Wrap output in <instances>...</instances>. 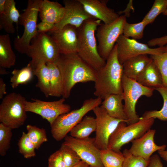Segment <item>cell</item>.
<instances>
[{"label": "cell", "instance_id": "cell-8", "mask_svg": "<svg viewBox=\"0 0 167 167\" xmlns=\"http://www.w3.org/2000/svg\"><path fill=\"white\" fill-rule=\"evenodd\" d=\"M122 85L124 109L128 119L127 125L134 124L138 122L140 118L135 110L138 100L143 96H151L155 89L144 86L136 80L129 78L124 75Z\"/></svg>", "mask_w": 167, "mask_h": 167}, {"label": "cell", "instance_id": "cell-33", "mask_svg": "<svg viewBox=\"0 0 167 167\" xmlns=\"http://www.w3.org/2000/svg\"><path fill=\"white\" fill-rule=\"evenodd\" d=\"M162 75L163 86L167 88V44L164 46L163 50L159 54L150 55Z\"/></svg>", "mask_w": 167, "mask_h": 167}, {"label": "cell", "instance_id": "cell-27", "mask_svg": "<svg viewBox=\"0 0 167 167\" xmlns=\"http://www.w3.org/2000/svg\"><path fill=\"white\" fill-rule=\"evenodd\" d=\"M46 64L49 71L50 96L60 97L62 94V81L59 69L54 62H47Z\"/></svg>", "mask_w": 167, "mask_h": 167}, {"label": "cell", "instance_id": "cell-3", "mask_svg": "<svg viewBox=\"0 0 167 167\" xmlns=\"http://www.w3.org/2000/svg\"><path fill=\"white\" fill-rule=\"evenodd\" d=\"M101 21L92 18L85 21L78 28L77 53L87 64L97 71L103 67L105 60L99 55L95 33Z\"/></svg>", "mask_w": 167, "mask_h": 167}, {"label": "cell", "instance_id": "cell-29", "mask_svg": "<svg viewBox=\"0 0 167 167\" xmlns=\"http://www.w3.org/2000/svg\"><path fill=\"white\" fill-rule=\"evenodd\" d=\"M100 158L104 167H122L124 157L121 152L108 148L101 150Z\"/></svg>", "mask_w": 167, "mask_h": 167}, {"label": "cell", "instance_id": "cell-49", "mask_svg": "<svg viewBox=\"0 0 167 167\" xmlns=\"http://www.w3.org/2000/svg\"><path fill=\"white\" fill-rule=\"evenodd\" d=\"M162 14L165 16H166L167 17V9L165 11L162 13Z\"/></svg>", "mask_w": 167, "mask_h": 167}, {"label": "cell", "instance_id": "cell-28", "mask_svg": "<svg viewBox=\"0 0 167 167\" xmlns=\"http://www.w3.org/2000/svg\"><path fill=\"white\" fill-rule=\"evenodd\" d=\"M11 74L10 81L13 89L17 88L20 85L26 84L32 79L34 75L32 68L29 63L21 69H14Z\"/></svg>", "mask_w": 167, "mask_h": 167}, {"label": "cell", "instance_id": "cell-20", "mask_svg": "<svg viewBox=\"0 0 167 167\" xmlns=\"http://www.w3.org/2000/svg\"><path fill=\"white\" fill-rule=\"evenodd\" d=\"M20 15L15 1L6 0L4 12L0 14V29H3L9 34L14 33L15 30L14 24L18 26Z\"/></svg>", "mask_w": 167, "mask_h": 167}, {"label": "cell", "instance_id": "cell-2", "mask_svg": "<svg viewBox=\"0 0 167 167\" xmlns=\"http://www.w3.org/2000/svg\"><path fill=\"white\" fill-rule=\"evenodd\" d=\"M123 75V66L118 60L115 44L105 65L97 71L94 94L104 100L110 95L122 93Z\"/></svg>", "mask_w": 167, "mask_h": 167}, {"label": "cell", "instance_id": "cell-18", "mask_svg": "<svg viewBox=\"0 0 167 167\" xmlns=\"http://www.w3.org/2000/svg\"><path fill=\"white\" fill-rule=\"evenodd\" d=\"M85 11L93 18L105 24H109L118 18L119 15L107 6L108 0H79Z\"/></svg>", "mask_w": 167, "mask_h": 167}, {"label": "cell", "instance_id": "cell-44", "mask_svg": "<svg viewBox=\"0 0 167 167\" xmlns=\"http://www.w3.org/2000/svg\"><path fill=\"white\" fill-rule=\"evenodd\" d=\"M6 85L3 79L0 78V99H2L3 96L6 94Z\"/></svg>", "mask_w": 167, "mask_h": 167}, {"label": "cell", "instance_id": "cell-46", "mask_svg": "<svg viewBox=\"0 0 167 167\" xmlns=\"http://www.w3.org/2000/svg\"><path fill=\"white\" fill-rule=\"evenodd\" d=\"M6 1V0H0V14L4 12Z\"/></svg>", "mask_w": 167, "mask_h": 167}, {"label": "cell", "instance_id": "cell-25", "mask_svg": "<svg viewBox=\"0 0 167 167\" xmlns=\"http://www.w3.org/2000/svg\"><path fill=\"white\" fill-rule=\"evenodd\" d=\"M16 57L11 44L8 34L0 36V67L9 68L15 64Z\"/></svg>", "mask_w": 167, "mask_h": 167}, {"label": "cell", "instance_id": "cell-45", "mask_svg": "<svg viewBox=\"0 0 167 167\" xmlns=\"http://www.w3.org/2000/svg\"><path fill=\"white\" fill-rule=\"evenodd\" d=\"M158 152L160 156L167 162V150H160Z\"/></svg>", "mask_w": 167, "mask_h": 167}, {"label": "cell", "instance_id": "cell-38", "mask_svg": "<svg viewBox=\"0 0 167 167\" xmlns=\"http://www.w3.org/2000/svg\"><path fill=\"white\" fill-rule=\"evenodd\" d=\"M124 161L122 167H147L149 161L132 154L127 149L123 151Z\"/></svg>", "mask_w": 167, "mask_h": 167}, {"label": "cell", "instance_id": "cell-19", "mask_svg": "<svg viewBox=\"0 0 167 167\" xmlns=\"http://www.w3.org/2000/svg\"><path fill=\"white\" fill-rule=\"evenodd\" d=\"M64 13V6L57 2L42 0L39 8L41 21L54 26L61 20Z\"/></svg>", "mask_w": 167, "mask_h": 167}, {"label": "cell", "instance_id": "cell-48", "mask_svg": "<svg viewBox=\"0 0 167 167\" xmlns=\"http://www.w3.org/2000/svg\"><path fill=\"white\" fill-rule=\"evenodd\" d=\"M8 74V72L6 71L5 68L0 67V74L1 75H6Z\"/></svg>", "mask_w": 167, "mask_h": 167}, {"label": "cell", "instance_id": "cell-16", "mask_svg": "<svg viewBox=\"0 0 167 167\" xmlns=\"http://www.w3.org/2000/svg\"><path fill=\"white\" fill-rule=\"evenodd\" d=\"M63 2L65 8L64 15L52 31L60 29L67 25L78 28L85 21L93 18L85 11L79 0H64Z\"/></svg>", "mask_w": 167, "mask_h": 167}, {"label": "cell", "instance_id": "cell-17", "mask_svg": "<svg viewBox=\"0 0 167 167\" xmlns=\"http://www.w3.org/2000/svg\"><path fill=\"white\" fill-rule=\"evenodd\" d=\"M156 130L149 129L141 137L133 140L132 145L128 149L133 155L141 157L147 161H149L152 154L160 150H165V145H157L154 141Z\"/></svg>", "mask_w": 167, "mask_h": 167}, {"label": "cell", "instance_id": "cell-9", "mask_svg": "<svg viewBox=\"0 0 167 167\" xmlns=\"http://www.w3.org/2000/svg\"><path fill=\"white\" fill-rule=\"evenodd\" d=\"M26 54L34 64L40 62H54L60 54L51 36L45 32H38L31 41Z\"/></svg>", "mask_w": 167, "mask_h": 167}, {"label": "cell", "instance_id": "cell-36", "mask_svg": "<svg viewBox=\"0 0 167 167\" xmlns=\"http://www.w3.org/2000/svg\"><path fill=\"white\" fill-rule=\"evenodd\" d=\"M11 129L3 123H0V155L4 156L10 147L12 136Z\"/></svg>", "mask_w": 167, "mask_h": 167}, {"label": "cell", "instance_id": "cell-22", "mask_svg": "<svg viewBox=\"0 0 167 167\" xmlns=\"http://www.w3.org/2000/svg\"><path fill=\"white\" fill-rule=\"evenodd\" d=\"M136 81L144 86L155 89L163 86L161 73L152 59L139 75Z\"/></svg>", "mask_w": 167, "mask_h": 167}, {"label": "cell", "instance_id": "cell-37", "mask_svg": "<svg viewBox=\"0 0 167 167\" xmlns=\"http://www.w3.org/2000/svg\"><path fill=\"white\" fill-rule=\"evenodd\" d=\"M59 150L66 167H72L81 161L77 153L73 149L63 143Z\"/></svg>", "mask_w": 167, "mask_h": 167}, {"label": "cell", "instance_id": "cell-32", "mask_svg": "<svg viewBox=\"0 0 167 167\" xmlns=\"http://www.w3.org/2000/svg\"><path fill=\"white\" fill-rule=\"evenodd\" d=\"M26 128L28 136L36 149H38L43 143L47 141L46 132L44 129L31 125H27Z\"/></svg>", "mask_w": 167, "mask_h": 167}, {"label": "cell", "instance_id": "cell-42", "mask_svg": "<svg viewBox=\"0 0 167 167\" xmlns=\"http://www.w3.org/2000/svg\"><path fill=\"white\" fill-rule=\"evenodd\" d=\"M147 167H163L160 157L157 154L152 156Z\"/></svg>", "mask_w": 167, "mask_h": 167}, {"label": "cell", "instance_id": "cell-4", "mask_svg": "<svg viewBox=\"0 0 167 167\" xmlns=\"http://www.w3.org/2000/svg\"><path fill=\"white\" fill-rule=\"evenodd\" d=\"M102 100L101 98L98 97L85 100L79 108L59 116L50 125L53 138L58 141L64 138L87 113L101 104Z\"/></svg>", "mask_w": 167, "mask_h": 167}, {"label": "cell", "instance_id": "cell-6", "mask_svg": "<svg viewBox=\"0 0 167 167\" xmlns=\"http://www.w3.org/2000/svg\"><path fill=\"white\" fill-rule=\"evenodd\" d=\"M42 0H29L27 6L20 14L19 24L24 27L23 34L14 40L15 49L21 54H26L31 41L38 33L37 20L39 8Z\"/></svg>", "mask_w": 167, "mask_h": 167}, {"label": "cell", "instance_id": "cell-15", "mask_svg": "<svg viewBox=\"0 0 167 167\" xmlns=\"http://www.w3.org/2000/svg\"><path fill=\"white\" fill-rule=\"evenodd\" d=\"M49 33L55 42L60 54L77 53L78 40L77 28L67 25Z\"/></svg>", "mask_w": 167, "mask_h": 167}, {"label": "cell", "instance_id": "cell-41", "mask_svg": "<svg viewBox=\"0 0 167 167\" xmlns=\"http://www.w3.org/2000/svg\"><path fill=\"white\" fill-rule=\"evenodd\" d=\"M54 26V25L41 21L37 24V31L38 32H49L53 30Z\"/></svg>", "mask_w": 167, "mask_h": 167}, {"label": "cell", "instance_id": "cell-35", "mask_svg": "<svg viewBox=\"0 0 167 167\" xmlns=\"http://www.w3.org/2000/svg\"><path fill=\"white\" fill-rule=\"evenodd\" d=\"M19 152L26 158L36 155L34 145L30 140L27 133L23 132L18 143Z\"/></svg>", "mask_w": 167, "mask_h": 167}, {"label": "cell", "instance_id": "cell-23", "mask_svg": "<svg viewBox=\"0 0 167 167\" xmlns=\"http://www.w3.org/2000/svg\"><path fill=\"white\" fill-rule=\"evenodd\" d=\"M152 60L148 54H142L130 58L124 62L123 75L127 77L136 80Z\"/></svg>", "mask_w": 167, "mask_h": 167}, {"label": "cell", "instance_id": "cell-26", "mask_svg": "<svg viewBox=\"0 0 167 167\" xmlns=\"http://www.w3.org/2000/svg\"><path fill=\"white\" fill-rule=\"evenodd\" d=\"M96 128L95 118L91 116H85L71 130L70 136L80 139L88 138L92 133L95 131Z\"/></svg>", "mask_w": 167, "mask_h": 167}, {"label": "cell", "instance_id": "cell-5", "mask_svg": "<svg viewBox=\"0 0 167 167\" xmlns=\"http://www.w3.org/2000/svg\"><path fill=\"white\" fill-rule=\"evenodd\" d=\"M155 118L142 119L134 124L127 125L124 121L120 122L109 136L107 148L120 152L125 144L143 135L153 125Z\"/></svg>", "mask_w": 167, "mask_h": 167}, {"label": "cell", "instance_id": "cell-12", "mask_svg": "<svg viewBox=\"0 0 167 167\" xmlns=\"http://www.w3.org/2000/svg\"><path fill=\"white\" fill-rule=\"evenodd\" d=\"M92 111L96 116V122L95 144L100 150L107 149L110 135L120 122H126L111 117L101 106L95 108Z\"/></svg>", "mask_w": 167, "mask_h": 167}, {"label": "cell", "instance_id": "cell-11", "mask_svg": "<svg viewBox=\"0 0 167 167\" xmlns=\"http://www.w3.org/2000/svg\"><path fill=\"white\" fill-rule=\"evenodd\" d=\"M94 141V138L80 139L67 135L63 143L73 149L89 167H104L100 158L101 150L96 146Z\"/></svg>", "mask_w": 167, "mask_h": 167}, {"label": "cell", "instance_id": "cell-13", "mask_svg": "<svg viewBox=\"0 0 167 167\" xmlns=\"http://www.w3.org/2000/svg\"><path fill=\"white\" fill-rule=\"evenodd\" d=\"M32 101H27L25 109L26 111L32 112L46 119L51 125L60 115L71 111V107L65 104V99L52 101H46L39 99H32Z\"/></svg>", "mask_w": 167, "mask_h": 167}, {"label": "cell", "instance_id": "cell-43", "mask_svg": "<svg viewBox=\"0 0 167 167\" xmlns=\"http://www.w3.org/2000/svg\"><path fill=\"white\" fill-rule=\"evenodd\" d=\"M134 8L133 6V1L130 0L126 8L123 11H118L117 13L119 15L124 13V15H123L126 17H128L130 16L131 11L132 10L134 11Z\"/></svg>", "mask_w": 167, "mask_h": 167}, {"label": "cell", "instance_id": "cell-39", "mask_svg": "<svg viewBox=\"0 0 167 167\" xmlns=\"http://www.w3.org/2000/svg\"><path fill=\"white\" fill-rule=\"evenodd\" d=\"M48 167H66L59 150L50 156L48 160Z\"/></svg>", "mask_w": 167, "mask_h": 167}, {"label": "cell", "instance_id": "cell-10", "mask_svg": "<svg viewBox=\"0 0 167 167\" xmlns=\"http://www.w3.org/2000/svg\"><path fill=\"white\" fill-rule=\"evenodd\" d=\"M126 21V17L122 15L110 24H101L98 27L96 34L98 50L105 60L109 57L118 37L123 34L124 25Z\"/></svg>", "mask_w": 167, "mask_h": 167}, {"label": "cell", "instance_id": "cell-24", "mask_svg": "<svg viewBox=\"0 0 167 167\" xmlns=\"http://www.w3.org/2000/svg\"><path fill=\"white\" fill-rule=\"evenodd\" d=\"M34 75L36 76L37 82L36 87L38 88L48 97L50 95V86L49 82V74L46 63L40 62L34 64H31Z\"/></svg>", "mask_w": 167, "mask_h": 167}, {"label": "cell", "instance_id": "cell-40", "mask_svg": "<svg viewBox=\"0 0 167 167\" xmlns=\"http://www.w3.org/2000/svg\"><path fill=\"white\" fill-rule=\"evenodd\" d=\"M147 44L149 47L158 46L159 47L164 46L167 44V35L152 38L148 41Z\"/></svg>", "mask_w": 167, "mask_h": 167}, {"label": "cell", "instance_id": "cell-21", "mask_svg": "<svg viewBox=\"0 0 167 167\" xmlns=\"http://www.w3.org/2000/svg\"><path fill=\"white\" fill-rule=\"evenodd\" d=\"M103 100L101 106L108 114L112 117L125 121L127 124L128 119L122 103V93L110 95Z\"/></svg>", "mask_w": 167, "mask_h": 167}, {"label": "cell", "instance_id": "cell-34", "mask_svg": "<svg viewBox=\"0 0 167 167\" xmlns=\"http://www.w3.org/2000/svg\"><path fill=\"white\" fill-rule=\"evenodd\" d=\"M167 9V0H155L149 12L142 20L148 24L152 23L158 15Z\"/></svg>", "mask_w": 167, "mask_h": 167}, {"label": "cell", "instance_id": "cell-7", "mask_svg": "<svg viewBox=\"0 0 167 167\" xmlns=\"http://www.w3.org/2000/svg\"><path fill=\"white\" fill-rule=\"evenodd\" d=\"M27 101L19 93H10L3 98L0 105V122L11 129L18 128L25 122Z\"/></svg>", "mask_w": 167, "mask_h": 167}, {"label": "cell", "instance_id": "cell-30", "mask_svg": "<svg viewBox=\"0 0 167 167\" xmlns=\"http://www.w3.org/2000/svg\"><path fill=\"white\" fill-rule=\"evenodd\" d=\"M161 94L163 100V105L160 110H153L146 111L140 118L148 119L157 118L162 121H167V88L162 86L155 89Z\"/></svg>", "mask_w": 167, "mask_h": 167}, {"label": "cell", "instance_id": "cell-31", "mask_svg": "<svg viewBox=\"0 0 167 167\" xmlns=\"http://www.w3.org/2000/svg\"><path fill=\"white\" fill-rule=\"evenodd\" d=\"M147 25L143 20L136 23H129L126 21L124 25L122 34L127 38L140 39L143 37L144 30Z\"/></svg>", "mask_w": 167, "mask_h": 167}, {"label": "cell", "instance_id": "cell-14", "mask_svg": "<svg viewBox=\"0 0 167 167\" xmlns=\"http://www.w3.org/2000/svg\"><path fill=\"white\" fill-rule=\"evenodd\" d=\"M116 44L117 45L118 59L122 65L127 60L140 55L158 54L162 51L164 48V46L151 48L148 44L127 38L123 34L118 37Z\"/></svg>", "mask_w": 167, "mask_h": 167}, {"label": "cell", "instance_id": "cell-47", "mask_svg": "<svg viewBox=\"0 0 167 167\" xmlns=\"http://www.w3.org/2000/svg\"><path fill=\"white\" fill-rule=\"evenodd\" d=\"M72 167H89V165L85 162L81 161L79 163Z\"/></svg>", "mask_w": 167, "mask_h": 167}, {"label": "cell", "instance_id": "cell-1", "mask_svg": "<svg viewBox=\"0 0 167 167\" xmlns=\"http://www.w3.org/2000/svg\"><path fill=\"white\" fill-rule=\"evenodd\" d=\"M54 63L60 71L62 81V96L67 99L71 90L79 83L96 79L97 71L83 60L77 53L60 54Z\"/></svg>", "mask_w": 167, "mask_h": 167}]
</instances>
